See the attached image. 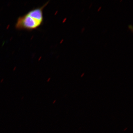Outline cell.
Here are the masks:
<instances>
[{"mask_svg": "<svg viewBox=\"0 0 133 133\" xmlns=\"http://www.w3.org/2000/svg\"><path fill=\"white\" fill-rule=\"evenodd\" d=\"M48 2L41 7L35 8L17 18L15 27L19 30L32 31L38 29L44 22L43 10Z\"/></svg>", "mask_w": 133, "mask_h": 133, "instance_id": "cell-1", "label": "cell"}]
</instances>
